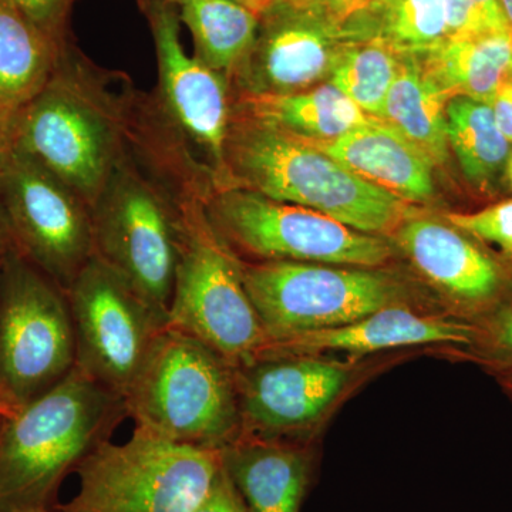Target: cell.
I'll list each match as a JSON object with an SVG mask.
<instances>
[{
	"label": "cell",
	"mask_w": 512,
	"mask_h": 512,
	"mask_svg": "<svg viewBox=\"0 0 512 512\" xmlns=\"http://www.w3.org/2000/svg\"><path fill=\"white\" fill-rule=\"evenodd\" d=\"M237 187L322 212L365 234L392 235L416 211L281 128L232 111L214 188Z\"/></svg>",
	"instance_id": "6da1fadb"
},
{
	"label": "cell",
	"mask_w": 512,
	"mask_h": 512,
	"mask_svg": "<svg viewBox=\"0 0 512 512\" xmlns=\"http://www.w3.org/2000/svg\"><path fill=\"white\" fill-rule=\"evenodd\" d=\"M126 400L76 366L0 419V512L50 508L64 478L127 419Z\"/></svg>",
	"instance_id": "7a4b0ae2"
},
{
	"label": "cell",
	"mask_w": 512,
	"mask_h": 512,
	"mask_svg": "<svg viewBox=\"0 0 512 512\" xmlns=\"http://www.w3.org/2000/svg\"><path fill=\"white\" fill-rule=\"evenodd\" d=\"M63 49L46 86L16 113L13 147L76 192L90 208L124 156V116Z\"/></svg>",
	"instance_id": "3957f363"
},
{
	"label": "cell",
	"mask_w": 512,
	"mask_h": 512,
	"mask_svg": "<svg viewBox=\"0 0 512 512\" xmlns=\"http://www.w3.org/2000/svg\"><path fill=\"white\" fill-rule=\"evenodd\" d=\"M124 400L137 427L174 443L221 451L241 437L234 367L200 340L167 326Z\"/></svg>",
	"instance_id": "277c9868"
},
{
	"label": "cell",
	"mask_w": 512,
	"mask_h": 512,
	"mask_svg": "<svg viewBox=\"0 0 512 512\" xmlns=\"http://www.w3.org/2000/svg\"><path fill=\"white\" fill-rule=\"evenodd\" d=\"M180 245L167 328L192 336L234 369L249 365L269 346L264 326L242 279V262L205 214L204 197H178Z\"/></svg>",
	"instance_id": "5b68a950"
},
{
	"label": "cell",
	"mask_w": 512,
	"mask_h": 512,
	"mask_svg": "<svg viewBox=\"0 0 512 512\" xmlns=\"http://www.w3.org/2000/svg\"><path fill=\"white\" fill-rule=\"evenodd\" d=\"M221 451L174 443L137 427L104 441L77 467L79 493L56 512H192L210 493Z\"/></svg>",
	"instance_id": "8992f818"
},
{
	"label": "cell",
	"mask_w": 512,
	"mask_h": 512,
	"mask_svg": "<svg viewBox=\"0 0 512 512\" xmlns=\"http://www.w3.org/2000/svg\"><path fill=\"white\" fill-rule=\"evenodd\" d=\"M208 221L235 255L255 262L292 261L382 268L393 247L322 212L272 200L244 188H214L204 200Z\"/></svg>",
	"instance_id": "52a82bcc"
},
{
	"label": "cell",
	"mask_w": 512,
	"mask_h": 512,
	"mask_svg": "<svg viewBox=\"0 0 512 512\" xmlns=\"http://www.w3.org/2000/svg\"><path fill=\"white\" fill-rule=\"evenodd\" d=\"M242 262V261H241ZM242 279L269 346L404 305V289L379 268L313 262H242Z\"/></svg>",
	"instance_id": "ba28073f"
},
{
	"label": "cell",
	"mask_w": 512,
	"mask_h": 512,
	"mask_svg": "<svg viewBox=\"0 0 512 512\" xmlns=\"http://www.w3.org/2000/svg\"><path fill=\"white\" fill-rule=\"evenodd\" d=\"M94 256L167 316L180 245L178 198L120 158L92 207Z\"/></svg>",
	"instance_id": "9c48e42d"
},
{
	"label": "cell",
	"mask_w": 512,
	"mask_h": 512,
	"mask_svg": "<svg viewBox=\"0 0 512 512\" xmlns=\"http://www.w3.org/2000/svg\"><path fill=\"white\" fill-rule=\"evenodd\" d=\"M76 366L66 292L15 249L2 259L0 387L29 403Z\"/></svg>",
	"instance_id": "30bf717a"
},
{
	"label": "cell",
	"mask_w": 512,
	"mask_h": 512,
	"mask_svg": "<svg viewBox=\"0 0 512 512\" xmlns=\"http://www.w3.org/2000/svg\"><path fill=\"white\" fill-rule=\"evenodd\" d=\"M0 207L13 249L66 292L94 256L92 208L15 147L0 165Z\"/></svg>",
	"instance_id": "8fae6325"
},
{
	"label": "cell",
	"mask_w": 512,
	"mask_h": 512,
	"mask_svg": "<svg viewBox=\"0 0 512 512\" xmlns=\"http://www.w3.org/2000/svg\"><path fill=\"white\" fill-rule=\"evenodd\" d=\"M66 295L77 369L126 397L154 340L167 326V316L96 256L76 276Z\"/></svg>",
	"instance_id": "7c38bea8"
},
{
	"label": "cell",
	"mask_w": 512,
	"mask_h": 512,
	"mask_svg": "<svg viewBox=\"0 0 512 512\" xmlns=\"http://www.w3.org/2000/svg\"><path fill=\"white\" fill-rule=\"evenodd\" d=\"M241 437L284 441L318 423L352 379V366L318 355L265 352L235 369Z\"/></svg>",
	"instance_id": "4fadbf2b"
},
{
	"label": "cell",
	"mask_w": 512,
	"mask_h": 512,
	"mask_svg": "<svg viewBox=\"0 0 512 512\" xmlns=\"http://www.w3.org/2000/svg\"><path fill=\"white\" fill-rule=\"evenodd\" d=\"M141 8L146 10L156 46L161 107L181 140L210 160L215 184L224 164L232 117L231 86L198 57L188 55L173 5L167 0H146Z\"/></svg>",
	"instance_id": "5bb4252c"
},
{
	"label": "cell",
	"mask_w": 512,
	"mask_h": 512,
	"mask_svg": "<svg viewBox=\"0 0 512 512\" xmlns=\"http://www.w3.org/2000/svg\"><path fill=\"white\" fill-rule=\"evenodd\" d=\"M392 237L413 268L457 312L484 315L504 305L507 269L467 232L416 212Z\"/></svg>",
	"instance_id": "9a60e30c"
},
{
	"label": "cell",
	"mask_w": 512,
	"mask_h": 512,
	"mask_svg": "<svg viewBox=\"0 0 512 512\" xmlns=\"http://www.w3.org/2000/svg\"><path fill=\"white\" fill-rule=\"evenodd\" d=\"M342 39L311 16L278 0L264 15L254 43L232 76L235 94H289L329 82Z\"/></svg>",
	"instance_id": "2e32d148"
},
{
	"label": "cell",
	"mask_w": 512,
	"mask_h": 512,
	"mask_svg": "<svg viewBox=\"0 0 512 512\" xmlns=\"http://www.w3.org/2000/svg\"><path fill=\"white\" fill-rule=\"evenodd\" d=\"M480 333V328L471 323L420 315L409 306L392 305L348 325L302 333L279 345L268 346L262 353L318 355L325 350H336L363 356L380 350L431 343L473 345L480 339Z\"/></svg>",
	"instance_id": "e0dca14e"
},
{
	"label": "cell",
	"mask_w": 512,
	"mask_h": 512,
	"mask_svg": "<svg viewBox=\"0 0 512 512\" xmlns=\"http://www.w3.org/2000/svg\"><path fill=\"white\" fill-rule=\"evenodd\" d=\"M308 143L407 204H424L436 195L433 164L382 120L335 140Z\"/></svg>",
	"instance_id": "ac0fdd59"
},
{
	"label": "cell",
	"mask_w": 512,
	"mask_h": 512,
	"mask_svg": "<svg viewBox=\"0 0 512 512\" xmlns=\"http://www.w3.org/2000/svg\"><path fill=\"white\" fill-rule=\"evenodd\" d=\"M221 457L248 512H299L311 478L305 448L239 437L221 450Z\"/></svg>",
	"instance_id": "d6986e66"
},
{
	"label": "cell",
	"mask_w": 512,
	"mask_h": 512,
	"mask_svg": "<svg viewBox=\"0 0 512 512\" xmlns=\"http://www.w3.org/2000/svg\"><path fill=\"white\" fill-rule=\"evenodd\" d=\"M232 111L306 141H329L375 123L329 82L289 94H235Z\"/></svg>",
	"instance_id": "ffe728a7"
},
{
	"label": "cell",
	"mask_w": 512,
	"mask_h": 512,
	"mask_svg": "<svg viewBox=\"0 0 512 512\" xmlns=\"http://www.w3.org/2000/svg\"><path fill=\"white\" fill-rule=\"evenodd\" d=\"M420 62L448 100L467 97L490 104L512 70V33L447 39Z\"/></svg>",
	"instance_id": "44dd1931"
},
{
	"label": "cell",
	"mask_w": 512,
	"mask_h": 512,
	"mask_svg": "<svg viewBox=\"0 0 512 512\" xmlns=\"http://www.w3.org/2000/svg\"><path fill=\"white\" fill-rule=\"evenodd\" d=\"M64 47L13 0H0V107L15 114L23 109L52 79Z\"/></svg>",
	"instance_id": "7402d4cb"
},
{
	"label": "cell",
	"mask_w": 512,
	"mask_h": 512,
	"mask_svg": "<svg viewBox=\"0 0 512 512\" xmlns=\"http://www.w3.org/2000/svg\"><path fill=\"white\" fill-rule=\"evenodd\" d=\"M447 101L424 73L420 56H403L384 103L382 121L409 141L433 167H441L450 156Z\"/></svg>",
	"instance_id": "603a6c76"
},
{
	"label": "cell",
	"mask_w": 512,
	"mask_h": 512,
	"mask_svg": "<svg viewBox=\"0 0 512 512\" xmlns=\"http://www.w3.org/2000/svg\"><path fill=\"white\" fill-rule=\"evenodd\" d=\"M447 137L471 187L493 194L507 181L512 144L501 133L490 104L453 97L446 106Z\"/></svg>",
	"instance_id": "cb8c5ba5"
},
{
	"label": "cell",
	"mask_w": 512,
	"mask_h": 512,
	"mask_svg": "<svg viewBox=\"0 0 512 512\" xmlns=\"http://www.w3.org/2000/svg\"><path fill=\"white\" fill-rule=\"evenodd\" d=\"M190 30L195 57L227 82L254 43L259 16L229 0H167Z\"/></svg>",
	"instance_id": "d4e9b609"
},
{
	"label": "cell",
	"mask_w": 512,
	"mask_h": 512,
	"mask_svg": "<svg viewBox=\"0 0 512 512\" xmlns=\"http://www.w3.org/2000/svg\"><path fill=\"white\" fill-rule=\"evenodd\" d=\"M448 39L447 0H379L349 40H377L403 56H424Z\"/></svg>",
	"instance_id": "484cf974"
},
{
	"label": "cell",
	"mask_w": 512,
	"mask_h": 512,
	"mask_svg": "<svg viewBox=\"0 0 512 512\" xmlns=\"http://www.w3.org/2000/svg\"><path fill=\"white\" fill-rule=\"evenodd\" d=\"M402 57L377 40H349L340 50L329 83L367 116L382 120L384 103Z\"/></svg>",
	"instance_id": "4316f807"
},
{
	"label": "cell",
	"mask_w": 512,
	"mask_h": 512,
	"mask_svg": "<svg viewBox=\"0 0 512 512\" xmlns=\"http://www.w3.org/2000/svg\"><path fill=\"white\" fill-rule=\"evenodd\" d=\"M448 39L512 33L500 0H447Z\"/></svg>",
	"instance_id": "83f0119b"
},
{
	"label": "cell",
	"mask_w": 512,
	"mask_h": 512,
	"mask_svg": "<svg viewBox=\"0 0 512 512\" xmlns=\"http://www.w3.org/2000/svg\"><path fill=\"white\" fill-rule=\"evenodd\" d=\"M446 220L478 241L497 245L512 258V198L471 214H448Z\"/></svg>",
	"instance_id": "f1b7e54d"
},
{
	"label": "cell",
	"mask_w": 512,
	"mask_h": 512,
	"mask_svg": "<svg viewBox=\"0 0 512 512\" xmlns=\"http://www.w3.org/2000/svg\"><path fill=\"white\" fill-rule=\"evenodd\" d=\"M291 8L348 40L350 32L379 0H282Z\"/></svg>",
	"instance_id": "f546056e"
},
{
	"label": "cell",
	"mask_w": 512,
	"mask_h": 512,
	"mask_svg": "<svg viewBox=\"0 0 512 512\" xmlns=\"http://www.w3.org/2000/svg\"><path fill=\"white\" fill-rule=\"evenodd\" d=\"M57 45H67L66 26L73 0H13Z\"/></svg>",
	"instance_id": "4dcf8cb0"
},
{
	"label": "cell",
	"mask_w": 512,
	"mask_h": 512,
	"mask_svg": "<svg viewBox=\"0 0 512 512\" xmlns=\"http://www.w3.org/2000/svg\"><path fill=\"white\" fill-rule=\"evenodd\" d=\"M192 512H248L241 494L222 464L210 493Z\"/></svg>",
	"instance_id": "1f68e13d"
},
{
	"label": "cell",
	"mask_w": 512,
	"mask_h": 512,
	"mask_svg": "<svg viewBox=\"0 0 512 512\" xmlns=\"http://www.w3.org/2000/svg\"><path fill=\"white\" fill-rule=\"evenodd\" d=\"M485 339L488 346L504 359L510 360L512 366V306L503 305L495 309L488 322Z\"/></svg>",
	"instance_id": "d6a6232c"
},
{
	"label": "cell",
	"mask_w": 512,
	"mask_h": 512,
	"mask_svg": "<svg viewBox=\"0 0 512 512\" xmlns=\"http://www.w3.org/2000/svg\"><path fill=\"white\" fill-rule=\"evenodd\" d=\"M490 107L498 128L512 144V70L507 73L503 82L498 86Z\"/></svg>",
	"instance_id": "836d02e7"
},
{
	"label": "cell",
	"mask_w": 512,
	"mask_h": 512,
	"mask_svg": "<svg viewBox=\"0 0 512 512\" xmlns=\"http://www.w3.org/2000/svg\"><path fill=\"white\" fill-rule=\"evenodd\" d=\"M15 113L0 107V165L5 161L13 147V128H15Z\"/></svg>",
	"instance_id": "e575fe53"
},
{
	"label": "cell",
	"mask_w": 512,
	"mask_h": 512,
	"mask_svg": "<svg viewBox=\"0 0 512 512\" xmlns=\"http://www.w3.org/2000/svg\"><path fill=\"white\" fill-rule=\"evenodd\" d=\"M23 404H20L18 400L13 399L12 396L5 389L0 387V419H6V417L13 416Z\"/></svg>",
	"instance_id": "d590c367"
},
{
	"label": "cell",
	"mask_w": 512,
	"mask_h": 512,
	"mask_svg": "<svg viewBox=\"0 0 512 512\" xmlns=\"http://www.w3.org/2000/svg\"><path fill=\"white\" fill-rule=\"evenodd\" d=\"M229 2L237 3L242 8L251 10L255 15H264L266 10L271 9L278 0H229Z\"/></svg>",
	"instance_id": "8d00e7d4"
},
{
	"label": "cell",
	"mask_w": 512,
	"mask_h": 512,
	"mask_svg": "<svg viewBox=\"0 0 512 512\" xmlns=\"http://www.w3.org/2000/svg\"><path fill=\"white\" fill-rule=\"evenodd\" d=\"M12 248L13 244L12 238H10L8 222H6L2 207H0V258L8 254Z\"/></svg>",
	"instance_id": "74e56055"
},
{
	"label": "cell",
	"mask_w": 512,
	"mask_h": 512,
	"mask_svg": "<svg viewBox=\"0 0 512 512\" xmlns=\"http://www.w3.org/2000/svg\"><path fill=\"white\" fill-rule=\"evenodd\" d=\"M501 8L504 10L505 18L508 20V25L512 30V0H500Z\"/></svg>",
	"instance_id": "f35d334b"
},
{
	"label": "cell",
	"mask_w": 512,
	"mask_h": 512,
	"mask_svg": "<svg viewBox=\"0 0 512 512\" xmlns=\"http://www.w3.org/2000/svg\"><path fill=\"white\" fill-rule=\"evenodd\" d=\"M507 183L510 185V188L512 190V153L510 156V160H508L507 164Z\"/></svg>",
	"instance_id": "ab89813d"
},
{
	"label": "cell",
	"mask_w": 512,
	"mask_h": 512,
	"mask_svg": "<svg viewBox=\"0 0 512 512\" xmlns=\"http://www.w3.org/2000/svg\"><path fill=\"white\" fill-rule=\"evenodd\" d=\"M504 376L505 383H507V386H510L512 389V366L507 370V372L504 373Z\"/></svg>",
	"instance_id": "60d3db41"
},
{
	"label": "cell",
	"mask_w": 512,
	"mask_h": 512,
	"mask_svg": "<svg viewBox=\"0 0 512 512\" xmlns=\"http://www.w3.org/2000/svg\"><path fill=\"white\" fill-rule=\"evenodd\" d=\"M23 512H53L50 508H37V510H29Z\"/></svg>",
	"instance_id": "b9f144b4"
},
{
	"label": "cell",
	"mask_w": 512,
	"mask_h": 512,
	"mask_svg": "<svg viewBox=\"0 0 512 512\" xmlns=\"http://www.w3.org/2000/svg\"><path fill=\"white\" fill-rule=\"evenodd\" d=\"M2 259L0 258V278H2Z\"/></svg>",
	"instance_id": "7bdbcfd3"
},
{
	"label": "cell",
	"mask_w": 512,
	"mask_h": 512,
	"mask_svg": "<svg viewBox=\"0 0 512 512\" xmlns=\"http://www.w3.org/2000/svg\"><path fill=\"white\" fill-rule=\"evenodd\" d=\"M140 2V5L143 6L144 0H138Z\"/></svg>",
	"instance_id": "ee69618b"
},
{
	"label": "cell",
	"mask_w": 512,
	"mask_h": 512,
	"mask_svg": "<svg viewBox=\"0 0 512 512\" xmlns=\"http://www.w3.org/2000/svg\"><path fill=\"white\" fill-rule=\"evenodd\" d=\"M144 2H146V0H144ZM143 5H144V3H143Z\"/></svg>",
	"instance_id": "f6af8a7d"
}]
</instances>
